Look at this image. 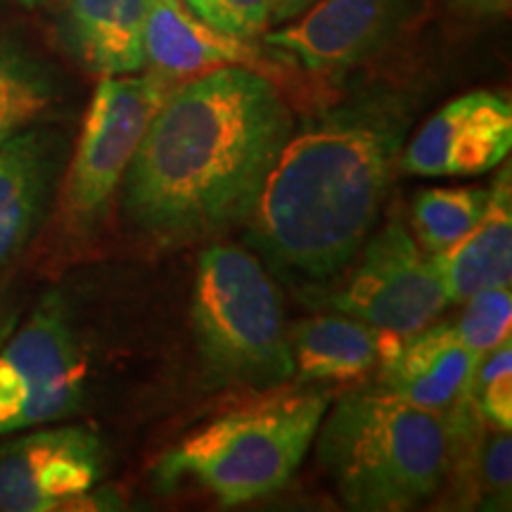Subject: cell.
I'll list each match as a JSON object with an SVG mask.
<instances>
[{
    "label": "cell",
    "instance_id": "obj_1",
    "mask_svg": "<svg viewBox=\"0 0 512 512\" xmlns=\"http://www.w3.org/2000/svg\"><path fill=\"white\" fill-rule=\"evenodd\" d=\"M292 131L290 107L256 69L192 76L169 93L128 164V216L159 245L240 226Z\"/></svg>",
    "mask_w": 512,
    "mask_h": 512
},
{
    "label": "cell",
    "instance_id": "obj_2",
    "mask_svg": "<svg viewBox=\"0 0 512 512\" xmlns=\"http://www.w3.org/2000/svg\"><path fill=\"white\" fill-rule=\"evenodd\" d=\"M408 128L396 105L363 102L292 131L245 221L261 261L304 285L337 278L380 219Z\"/></svg>",
    "mask_w": 512,
    "mask_h": 512
},
{
    "label": "cell",
    "instance_id": "obj_3",
    "mask_svg": "<svg viewBox=\"0 0 512 512\" xmlns=\"http://www.w3.org/2000/svg\"><path fill=\"white\" fill-rule=\"evenodd\" d=\"M460 408L434 413L384 389H356L320 422L318 460L347 508L411 510L437 496L451 472Z\"/></svg>",
    "mask_w": 512,
    "mask_h": 512
},
{
    "label": "cell",
    "instance_id": "obj_4",
    "mask_svg": "<svg viewBox=\"0 0 512 512\" xmlns=\"http://www.w3.org/2000/svg\"><path fill=\"white\" fill-rule=\"evenodd\" d=\"M330 401L313 387L240 403L164 451L155 484L169 491L192 482L228 508L271 496L304 463Z\"/></svg>",
    "mask_w": 512,
    "mask_h": 512
},
{
    "label": "cell",
    "instance_id": "obj_5",
    "mask_svg": "<svg viewBox=\"0 0 512 512\" xmlns=\"http://www.w3.org/2000/svg\"><path fill=\"white\" fill-rule=\"evenodd\" d=\"M192 328L211 387L271 389L294 377L283 299L247 249L211 242L200 254Z\"/></svg>",
    "mask_w": 512,
    "mask_h": 512
},
{
    "label": "cell",
    "instance_id": "obj_6",
    "mask_svg": "<svg viewBox=\"0 0 512 512\" xmlns=\"http://www.w3.org/2000/svg\"><path fill=\"white\" fill-rule=\"evenodd\" d=\"M86 382L88 361L67 304L48 292L0 344V437L74 415Z\"/></svg>",
    "mask_w": 512,
    "mask_h": 512
},
{
    "label": "cell",
    "instance_id": "obj_7",
    "mask_svg": "<svg viewBox=\"0 0 512 512\" xmlns=\"http://www.w3.org/2000/svg\"><path fill=\"white\" fill-rule=\"evenodd\" d=\"M171 91V79L157 72L102 76L64 181V214L76 228L98 221L112 202L147 126Z\"/></svg>",
    "mask_w": 512,
    "mask_h": 512
},
{
    "label": "cell",
    "instance_id": "obj_8",
    "mask_svg": "<svg viewBox=\"0 0 512 512\" xmlns=\"http://www.w3.org/2000/svg\"><path fill=\"white\" fill-rule=\"evenodd\" d=\"M361 259L328 304L380 332L408 335L439 320L451 299L434 264L401 216H392L361 247Z\"/></svg>",
    "mask_w": 512,
    "mask_h": 512
},
{
    "label": "cell",
    "instance_id": "obj_9",
    "mask_svg": "<svg viewBox=\"0 0 512 512\" xmlns=\"http://www.w3.org/2000/svg\"><path fill=\"white\" fill-rule=\"evenodd\" d=\"M105 472L102 441L83 427L34 430L0 444V510H74Z\"/></svg>",
    "mask_w": 512,
    "mask_h": 512
},
{
    "label": "cell",
    "instance_id": "obj_10",
    "mask_svg": "<svg viewBox=\"0 0 512 512\" xmlns=\"http://www.w3.org/2000/svg\"><path fill=\"white\" fill-rule=\"evenodd\" d=\"M512 147V107L496 91L446 102L406 140L399 171L425 178H467L501 166Z\"/></svg>",
    "mask_w": 512,
    "mask_h": 512
},
{
    "label": "cell",
    "instance_id": "obj_11",
    "mask_svg": "<svg viewBox=\"0 0 512 512\" xmlns=\"http://www.w3.org/2000/svg\"><path fill=\"white\" fill-rule=\"evenodd\" d=\"M418 0H318L309 10L268 31V46L311 74L347 72L387 46L408 22Z\"/></svg>",
    "mask_w": 512,
    "mask_h": 512
},
{
    "label": "cell",
    "instance_id": "obj_12",
    "mask_svg": "<svg viewBox=\"0 0 512 512\" xmlns=\"http://www.w3.org/2000/svg\"><path fill=\"white\" fill-rule=\"evenodd\" d=\"M477 358L444 320L408 335L380 332V389L425 411L453 413L467 403Z\"/></svg>",
    "mask_w": 512,
    "mask_h": 512
},
{
    "label": "cell",
    "instance_id": "obj_13",
    "mask_svg": "<svg viewBox=\"0 0 512 512\" xmlns=\"http://www.w3.org/2000/svg\"><path fill=\"white\" fill-rule=\"evenodd\" d=\"M143 48L145 64L171 81L221 67L256 69L259 64V50L252 41L211 27L183 8L181 0H147Z\"/></svg>",
    "mask_w": 512,
    "mask_h": 512
},
{
    "label": "cell",
    "instance_id": "obj_14",
    "mask_svg": "<svg viewBox=\"0 0 512 512\" xmlns=\"http://www.w3.org/2000/svg\"><path fill=\"white\" fill-rule=\"evenodd\" d=\"M55 174L57 147L50 133L24 128L0 143V275L41 223Z\"/></svg>",
    "mask_w": 512,
    "mask_h": 512
},
{
    "label": "cell",
    "instance_id": "obj_15",
    "mask_svg": "<svg viewBox=\"0 0 512 512\" xmlns=\"http://www.w3.org/2000/svg\"><path fill=\"white\" fill-rule=\"evenodd\" d=\"M434 264L444 280L451 304L465 302L489 287L512 283V183L510 166L489 188L484 216L463 240L434 254Z\"/></svg>",
    "mask_w": 512,
    "mask_h": 512
},
{
    "label": "cell",
    "instance_id": "obj_16",
    "mask_svg": "<svg viewBox=\"0 0 512 512\" xmlns=\"http://www.w3.org/2000/svg\"><path fill=\"white\" fill-rule=\"evenodd\" d=\"M147 0H64V38L88 72L136 74L145 64Z\"/></svg>",
    "mask_w": 512,
    "mask_h": 512
},
{
    "label": "cell",
    "instance_id": "obj_17",
    "mask_svg": "<svg viewBox=\"0 0 512 512\" xmlns=\"http://www.w3.org/2000/svg\"><path fill=\"white\" fill-rule=\"evenodd\" d=\"M294 373L304 382H354L377 368L380 330L347 313L287 325Z\"/></svg>",
    "mask_w": 512,
    "mask_h": 512
},
{
    "label": "cell",
    "instance_id": "obj_18",
    "mask_svg": "<svg viewBox=\"0 0 512 512\" xmlns=\"http://www.w3.org/2000/svg\"><path fill=\"white\" fill-rule=\"evenodd\" d=\"M460 439L470 448L465 458L463 503H477L484 510L510 508L512 489V441L510 430L491 425L465 403L460 411Z\"/></svg>",
    "mask_w": 512,
    "mask_h": 512
},
{
    "label": "cell",
    "instance_id": "obj_19",
    "mask_svg": "<svg viewBox=\"0 0 512 512\" xmlns=\"http://www.w3.org/2000/svg\"><path fill=\"white\" fill-rule=\"evenodd\" d=\"M489 188H427L415 195L411 223L418 245L427 254H441L463 240L484 216Z\"/></svg>",
    "mask_w": 512,
    "mask_h": 512
},
{
    "label": "cell",
    "instance_id": "obj_20",
    "mask_svg": "<svg viewBox=\"0 0 512 512\" xmlns=\"http://www.w3.org/2000/svg\"><path fill=\"white\" fill-rule=\"evenodd\" d=\"M50 100L46 79L22 57L0 48V143L34 124Z\"/></svg>",
    "mask_w": 512,
    "mask_h": 512
},
{
    "label": "cell",
    "instance_id": "obj_21",
    "mask_svg": "<svg viewBox=\"0 0 512 512\" xmlns=\"http://www.w3.org/2000/svg\"><path fill=\"white\" fill-rule=\"evenodd\" d=\"M456 320H448L460 342L475 354H486L505 339L512 330V292L508 287H489L467 297Z\"/></svg>",
    "mask_w": 512,
    "mask_h": 512
},
{
    "label": "cell",
    "instance_id": "obj_22",
    "mask_svg": "<svg viewBox=\"0 0 512 512\" xmlns=\"http://www.w3.org/2000/svg\"><path fill=\"white\" fill-rule=\"evenodd\" d=\"M467 403L482 420L512 430V339L477 358Z\"/></svg>",
    "mask_w": 512,
    "mask_h": 512
},
{
    "label": "cell",
    "instance_id": "obj_23",
    "mask_svg": "<svg viewBox=\"0 0 512 512\" xmlns=\"http://www.w3.org/2000/svg\"><path fill=\"white\" fill-rule=\"evenodd\" d=\"M185 5L211 27L245 41L271 27L273 0H185Z\"/></svg>",
    "mask_w": 512,
    "mask_h": 512
},
{
    "label": "cell",
    "instance_id": "obj_24",
    "mask_svg": "<svg viewBox=\"0 0 512 512\" xmlns=\"http://www.w3.org/2000/svg\"><path fill=\"white\" fill-rule=\"evenodd\" d=\"M318 0H273L271 5V24H285L292 22L294 17H299L302 12L311 8Z\"/></svg>",
    "mask_w": 512,
    "mask_h": 512
},
{
    "label": "cell",
    "instance_id": "obj_25",
    "mask_svg": "<svg viewBox=\"0 0 512 512\" xmlns=\"http://www.w3.org/2000/svg\"><path fill=\"white\" fill-rule=\"evenodd\" d=\"M456 3L479 17H498L510 10V0H456Z\"/></svg>",
    "mask_w": 512,
    "mask_h": 512
},
{
    "label": "cell",
    "instance_id": "obj_26",
    "mask_svg": "<svg viewBox=\"0 0 512 512\" xmlns=\"http://www.w3.org/2000/svg\"><path fill=\"white\" fill-rule=\"evenodd\" d=\"M15 325H17V313L15 311L0 313V344L5 342V337H8L12 330H15Z\"/></svg>",
    "mask_w": 512,
    "mask_h": 512
},
{
    "label": "cell",
    "instance_id": "obj_27",
    "mask_svg": "<svg viewBox=\"0 0 512 512\" xmlns=\"http://www.w3.org/2000/svg\"><path fill=\"white\" fill-rule=\"evenodd\" d=\"M17 3H22V5H36V3H41V0H17Z\"/></svg>",
    "mask_w": 512,
    "mask_h": 512
}]
</instances>
